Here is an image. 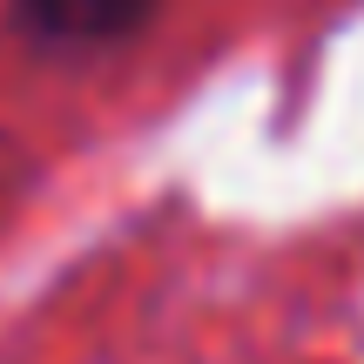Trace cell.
<instances>
[{"label": "cell", "instance_id": "6da1fadb", "mask_svg": "<svg viewBox=\"0 0 364 364\" xmlns=\"http://www.w3.org/2000/svg\"><path fill=\"white\" fill-rule=\"evenodd\" d=\"M21 14L54 41H108L129 34L149 14V0H21Z\"/></svg>", "mask_w": 364, "mask_h": 364}]
</instances>
